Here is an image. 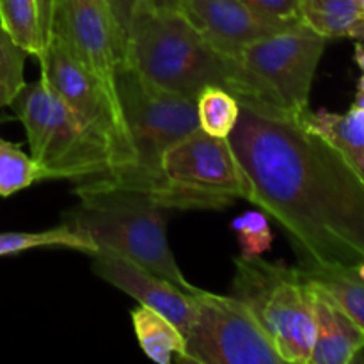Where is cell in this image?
Instances as JSON below:
<instances>
[{
    "label": "cell",
    "mask_w": 364,
    "mask_h": 364,
    "mask_svg": "<svg viewBox=\"0 0 364 364\" xmlns=\"http://www.w3.org/2000/svg\"><path fill=\"white\" fill-rule=\"evenodd\" d=\"M92 272L105 283L124 291L141 306L162 313L181 334H187L196 311V294L185 291L159 274L137 265L117 252L98 249L92 252Z\"/></svg>",
    "instance_id": "cell-12"
},
{
    "label": "cell",
    "mask_w": 364,
    "mask_h": 364,
    "mask_svg": "<svg viewBox=\"0 0 364 364\" xmlns=\"http://www.w3.org/2000/svg\"><path fill=\"white\" fill-rule=\"evenodd\" d=\"M132 323L139 345L151 361L169 364L174 354L178 358L183 354L185 336L162 313L139 306L132 311Z\"/></svg>",
    "instance_id": "cell-17"
},
{
    "label": "cell",
    "mask_w": 364,
    "mask_h": 364,
    "mask_svg": "<svg viewBox=\"0 0 364 364\" xmlns=\"http://www.w3.org/2000/svg\"><path fill=\"white\" fill-rule=\"evenodd\" d=\"M299 121L334 146L364 178V109L352 105L345 114L326 109L306 110Z\"/></svg>",
    "instance_id": "cell-15"
},
{
    "label": "cell",
    "mask_w": 364,
    "mask_h": 364,
    "mask_svg": "<svg viewBox=\"0 0 364 364\" xmlns=\"http://www.w3.org/2000/svg\"><path fill=\"white\" fill-rule=\"evenodd\" d=\"M75 57L116 89L127 43L107 0H55L53 34Z\"/></svg>",
    "instance_id": "cell-11"
},
{
    "label": "cell",
    "mask_w": 364,
    "mask_h": 364,
    "mask_svg": "<svg viewBox=\"0 0 364 364\" xmlns=\"http://www.w3.org/2000/svg\"><path fill=\"white\" fill-rule=\"evenodd\" d=\"M28 53L0 27V109L11 105L23 89L25 59Z\"/></svg>",
    "instance_id": "cell-23"
},
{
    "label": "cell",
    "mask_w": 364,
    "mask_h": 364,
    "mask_svg": "<svg viewBox=\"0 0 364 364\" xmlns=\"http://www.w3.org/2000/svg\"><path fill=\"white\" fill-rule=\"evenodd\" d=\"M38 247H68L92 255L96 251L91 238L68 224L45 231H6L0 233V256L18 255Z\"/></svg>",
    "instance_id": "cell-19"
},
{
    "label": "cell",
    "mask_w": 364,
    "mask_h": 364,
    "mask_svg": "<svg viewBox=\"0 0 364 364\" xmlns=\"http://www.w3.org/2000/svg\"><path fill=\"white\" fill-rule=\"evenodd\" d=\"M181 363L284 364L251 309L233 295L199 288Z\"/></svg>",
    "instance_id": "cell-10"
},
{
    "label": "cell",
    "mask_w": 364,
    "mask_h": 364,
    "mask_svg": "<svg viewBox=\"0 0 364 364\" xmlns=\"http://www.w3.org/2000/svg\"><path fill=\"white\" fill-rule=\"evenodd\" d=\"M247 194L230 141L196 130L164 153L153 201L166 210H224Z\"/></svg>",
    "instance_id": "cell-7"
},
{
    "label": "cell",
    "mask_w": 364,
    "mask_h": 364,
    "mask_svg": "<svg viewBox=\"0 0 364 364\" xmlns=\"http://www.w3.org/2000/svg\"><path fill=\"white\" fill-rule=\"evenodd\" d=\"M302 21L327 39L364 41L361 0H302Z\"/></svg>",
    "instance_id": "cell-16"
},
{
    "label": "cell",
    "mask_w": 364,
    "mask_h": 364,
    "mask_svg": "<svg viewBox=\"0 0 364 364\" xmlns=\"http://www.w3.org/2000/svg\"><path fill=\"white\" fill-rule=\"evenodd\" d=\"M75 194L78 205L66 213L63 224L91 238L96 251L117 252L185 291L199 290L188 283L171 251L166 208L148 194L102 176L75 183Z\"/></svg>",
    "instance_id": "cell-3"
},
{
    "label": "cell",
    "mask_w": 364,
    "mask_h": 364,
    "mask_svg": "<svg viewBox=\"0 0 364 364\" xmlns=\"http://www.w3.org/2000/svg\"><path fill=\"white\" fill-rule=\"evenodd\" d=\"M358 92H364V73L361 75V78H359L358 82Z\"/></svg>",
    "instance_id": "cell-32"
},
{
    "label": "cell",
    "mask_w": 364,
    "mask_h": 364,
    "mask_svg": "<svg viewBox=\"0 0 364 364\" xmlns=\"http://www.w3.org/2000/svg\"><path fill=\"white\" fill-rule=\"evenodd\" d=\"M107 2H109L110 11H112L114 18H116L117 25L121 28V34L124 38V43H127L137 18L144 11H148L146 0H107Z\"/></svg>",
    "instance_id": "cell-26"
},
{
    "label": "cell",
    "mask_w": 364,
    "mask_h": 364,
    "mask_svg": "<svg viewBox=\"0 0 364 364\" xmlns=\"http://www.w3.org/2000/svg\"><path fill=\"white\" fill-rule=\"evenodd\" d=\"M354 105H358V107H361V109H364V92H358V95H355Z\"/></svg>",
    "instance_id": "cell-30"
},
{
    "label": "cell",
    "mask_w": 364,
    "mask_h": 364,
    "mask_svg": "<svg viewBox=\"0 0 364 364\" xmlns=\"http://www.w3.org/2000/svg\"><path fill=\"white\" fill-rule=\"evenodd\" d=\"M0 27L38 59L45 50L38 0H0Z\"/></svg>",
    "instance_id": "cell-20"
},
{
    "label": "cell",
    "mask_w": 364,
    "mask_h": 364,
    "mask_svg": "<svg viewBox=\"0 0 364 364\" xmlns=\"http://www.w3.org/2000/svg\"><path fill=\"white\" fill-rule=\"evenodd\" d=\"M231 230L235 231L240 244V256L256 258V256H263L272 247L274 237L269 217L262 210H249L238 215L231 223Z\"/></svg>",
    "instance_id": "cell-24"
},
{
    "label": "cell",
    "mask_w": 364,
    "mask_h": 364,
    "mask_svg": "<svg viewBox=\"0 0 364 364\" xmlns=\"http://www.w3.org/2000/svg\"><path fill=\"white\" fill-rule=\"evenodd\" d=\"M301 269V267H299ZM364 331V281L354 269H301Z\"/></svg>",
    "instance_id": "cell-18"
},
{
    "label": "cell",
    "mask_w": 364,
    "mask_h": 364,
    "mask_svg": "<svg viewBox=\"0 0 364 364\" xmlns=\"http://www.w3.org/2000/svg\"><path fill=\"white\" fill-rule=\"evenodd\" d=\"M45 180V171L32 155H27L14 142L0 137V198H9Z\"/></svg>",
    "instance_id": "cell-22"
},
{
    "label": "cell",
    "mask_w": 364,
    "mask_h": 364,
    "mask_svg": "<svg viewBox=\"0 0 364 364\" xmlns=\"http://www.w3.org/2000/svg\"><path fill=\"white\" fill-rule=\"evenodd\" d=\"M258 206L301 269H355L364 259V178L299 119L240 105L228 137Z\"/></svg>",
    "instance_id": "cell-1"
},
{
    "label": "cell",
    "mask_w": 364,
    "mask_h": 364,
    "mask_svg": "<svg viewBox=\"0 0 364 364\" xmlns=\"http://www.w3.org/2000/svg\"><path fill=\"white\" fill-rule=\"evenodd\" d=\"M38 60L43 80L107 148L112 159L110 173L130 166L134 149L116 89L75 57L55 36H52Z\"/></svg>",
    "instance_id": "cell-9"
},
{
    "label": "cell",
    "mask_w": 364,
    "mask_h": 364,
    "mask_svg": "<svg viewBox=\"0 0 364 364\" xmlns=\"http://www.w3.org/2000/svg\"><path fill=\"white\" fill-rule=\"evenodd\" d=\"M327 41L311 27L299 23L242 50V66L272 116L299 119L309 110L313 80Z\"/></svg>",
    "instance_id": "cell-8"
},
{
    "label": "cell",
    "mask_w": 364,
    "mask_h": 364,
    "mask_svg": "<svg viewBox=\"0 0 364 364\" xmlns=\"http://www.w3.org/2000/svg\"><path fill=\"white\" fill-rule=\"evenodd\" d=\"M181 11L215 48L238 57L258 39L277 32L242 0H183Z\"/></svg>",
    "instance_id": "cell-13"
},
{
    "label": "cell",
    "mask_w": 364,
    "mask_h": 364,
    "mask_svg": "<svg viewBox=\"0 0 364 364\" xmlns=\"http://www.w3.org/2000/svg\"><path fill=\"white\" fill-rule=\"evenodd\" d=\"M354 60H355V64H358L359 68H361L363 70V73H364V45L363 43H355V52H354Z\"/></svg>",
    "instance_id": "cell-29"
},
{
    "label": "cell",
    "mask_w": 364,
    "mask_h": 364,
    "mask_svg": "<svg viewBox=\"0 0 364 364\" xmlns=\"http://www.w3.org/2000/svg\"><path fill=\"white\" fill-rule=\"evenodd\" d=\"M38 11L39 23H41L43 38H45L46 46L53 34V11H55V0H38Z\"/></svg>",
    "instance_id": "cell-27"
},
{
    "label": "cell",
    "mask_w": 364,
    "mask_h": 364,
    "mask_svg": "<svg viewBox=\"0 0 364 364\" xmlns=\"http://www.w3.org/2000/svg\"><path fill=\"white\" fill-rule=\"evenodd\" d=\"M199 130L212 137L228 139L237 127L240 103L223 87H206L196 100Z\"/></svg>",
    "instance_id": "cell-21"
},
{
    "label": "cell",
    "mask_w": 364,
    "mask_h": 364,
    "mask_svg": "<svg viewBox=\"0 0 364 364\" xmlns=\"http://www.w3.org/2000/svg\"><path fill=\"white\" fill-rule=\"evenodd\" d=\"M9 107L23 124L32 159L46 180L82 183L112 171L105 146L41 77L25 84Z\"/></svg>",
    "instance_id": "cell-6"
},
{
    "label": "cell",
    "mask_w": 364,
    "mask_h": 364,
    "mask_svg": "<svg viewBox=\"0 0 364 364\" xmlns=\"http://www.w3.org/2000/svg\"><path fill=\"white\" fill-rule=\"evenodd\" d=\"M355 274H358V276L359 277H361V279L364 281V259H363V262L361 263H359V265L358 267H355Z\"/></svg>",
    "instance_id": "cell-31"
},
{
    "label": "cell",
    "mask_w": 364,
    "mask_h": 364,
    "mask_svg": "<svg viewBox=\"0 0 364 364\" xmlns=\"http://www.w3.org/2000/svg\"><path fill=\"white\" fill-rule=\"evenodd\" d=\"M311 287L316 327L309 364L358 363L364 352V331L322 288Z\"/></svg>",
    "instance_id": "cell-14"
},
{
    "label": "cell",
    "mask_w": 364,
    "mask_h": 364,
    "mask_svg": "<svg viewBox=\"0 0 364 364\" xmlns=\"http://www.w3.org/2000/svg\"><path fill=\"white\" fill-rule=\"evenodd\" d=\"M114 84L130 134L134 162L102 178L153 199L164 153L199 130L196 102L156 87L128 64L117 71Z\"/></svg>",
    "instance_id": "cell-4"
},
{
    "label": "cell",
    "mask_w": 364,
    "mask_h": 364,
    "mask_svg": "<svg viewBox=\"0 0 364 364\" xmlns=\"http://www.w3.org/2000/svg\"><path fill=\"white\" fill-rule=\"evenodd\" d=\"M361 7H363V11H364V0H361Z\"/></svg>",
    "instance_id": "cell-33"
},
{
    "label": "cell",
    "mask_w": 364,
    "mask_h": 364,
    "mask_svg": "<svg viewBox=\"0 0 364 364\" xmlns=\"http://www.w3.org/2000/svg\"><path fill=\"white\" fill-rule=\"evenodd\" d=\"M259 20L277 31L295 27L302 21V0H242Z\"/></svg>",
    "instance_id": "cell-25"
},
{
    "label": "cell",
    "mask_w": 364,
    "mask_h": 364,
    "mask_svg": "<svg viewBox=\"0 0 364 364\" xmlns=\"http://www.w3.org/2000/svg\"><path fill=\"white\" fill-rule=\"evenodd\" d=\"M183 0H146L148 11H173L180 9Z\"/></svg>",
    "instance_id": "cell-28"
},
{
    "label": "cell",
    "mask_w": 364,
    "mask_h": 364,
    "mask_svg": "<svg viewBox=\"0 0 364 364\" xmlns=\"http://www.w3.org/2000/svg\"><path fill=\"white\" fill-rule=\"evenodd\" d=\"M231 295L251 309L284 364H309L315 301L311 283L299 267L240 256L235 259Z\"/></svg>",
    "instance_id": "cell-5"
},
{
    "label": "cell",
    "mask_w": 364,
    "mask_h": 364,
    "mask_svg": "<svg viewBox=\"0 0 364 364\" xmlns=\"http://www.w3.org/2000/svg\"><path fill=\"white\" fill-rule=\"evenodd\" d=\"M124 64L181 98L196 102L206 87H223L242 107L270 114L240 57L215 48L181 9L144 11L128 36Z\"/></svg>",
    "instance_id": "cell-2"
}]
</instances>
